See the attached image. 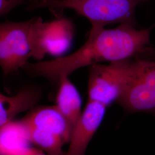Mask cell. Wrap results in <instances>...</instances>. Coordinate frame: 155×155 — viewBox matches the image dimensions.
Instances as JSON below:
<instances>
[{
  "mask_svg": "<svg viewBox=\"0 0 155 155\" xmlns=\"http://www.w3.org/2000/svg\"><path fill=\"white\" fill-rule=\"evenodd\" d=\"M140 2L141 0H43L32 4L29 9H72L87 18L91 28L98 29L114 24L135 26V11Z\"/></svg>",
  "mask_w": 155,
  "mask_h": 155,
  "instance_id": "1",
  "label": "cell"
},
{
  "mask_svg": "<svg viewBox=\"0 0 155 155\" xmlns=\"http://www.w3.org/2000/svg\"><path fill=\"white\" fill-rule=\"evenodd\" d=\"M133 59L109 63H97L89 68V100L106 106L121 98L132 75Z\"/></svg>",
  "mask_w": 155,
  "mask_h": 155,
  "instance_id": "2",
  "label": "cell"
},
{
  "mask_svg": "<svg viewBox=\"0 0 155 155\" xmlns=\"http://www.w3.org/2000/svg\"><path fill=\"white\" fill-rule=\"evenodd\" d=\"M33 18L25 21H7L0 25V65L5 75L24 68L33 55Z\"/></svg>",
  "mask_w": 155,
  "mask_h": 155,
  "instance_id": "3",
  "label": "cell"
},
{
  "mask_svg": "<svg viewBox=\"0 0 155 155\" xmlns=\"http://www.w3.org/2000/svg\"><path fill=\"white\" fill-rule=\"evenodd\" d=\"M117 102L127 113H148L155 116V61L133 59L130 82Z\"/></svg>",
  "mask_w": 155,
  "mask_h": 155,
  "instance_id": "4",
  "label": "cell"
},
{
  "mask_svg": "<svg viewBox=\"0 0 155 155\" xmlns=\"http://www.w3.org/2000/svg\"><path fill=\"white\" fill-rule=\"evenodd\" d=\"M107 106L89 100L72 130L66 155H84L90 140L102 122Z\"/></svg>",
  "mask_w": 155,
  "mask_h": 155,
  "instance_id": "5",
  "label": "cell"
},
{
  "mask_svg": "<svg viewBox=\"0 0 155 155\" xmlns=\"http://www.w3.org/2000/svg\"><path fill=\"white\" fill-rule=\"evenodd\" d=\"M28 127H38L58 134L65 142L71 137V129L65 117L55 106L40 107L23 120Z\"/></svg>",
  "mask_w": 155,
  "mask_h": 155,
  "instance_id": "6",
  "label": "cell"
},
{
  "mask_svg": "<svg viewBox=\"0 0 155 155\" xmlns=\"http://www.w3.org/2000/svg\"><path fill=\"white\" fill-rule=\"evenodd\" d=\"M58 81L59 86L56 98V106L66 119L72 133L82 113L81 98L68 76L63 77Z\"/></svg>",
  "mask_w": 155,
  "mask_h": 155,
  "instance_id": "7",
  "label": "cell"
},
{
  "mask_svg": "<svg viewBox=\"0 0 155 155\" xmlns=\"http://www.w3.org/2000/svg\"><path fill=\"white\" fill-rule=\"evenodd\" d=\"M28 128L22 121H11L1 127V155H20L29 148Z\"/></svg>",
  "mask_w": 155,
  "mask_h": 155,
  "instance_id": "8",
  "label": "cell"
},
{
  "mask_svg": "<svg viewBox=\"0 0 155 155\" xmlns=\"http://www.w3.org/2000/svg\"><path fill=\"white\" fill-rule=\"evenodd\" d=\"M40 97L38 90L25 89L9 97L0 95V127L12 121L17 114L32 108Z\"/></svg>",
  "mask_w": 155,
  "mask_h": 155,
  "instance_id": "9",
  "label": "cell"
},
{
  "mask_svg": "<svg viewBox=\"0 0 155 155\" xmlns=\"http://www.w3.org/2000/svg\"><path fill=\"white\" fill-rule=\"evenodd\" d=\"M26 126L31 142L43 148L48 155H63L62 147L65 141L60 136L43 129Z\"/></svg>",
  "mask_w": 155,
  "mask_h": 155,
  "instance_id": "10",
  "label": "cell"
},
{
  "mask_svg": "<svg viewBox=\"0 0 155 155\" xmlns=\"http://www.w3.org/2000/svg\"><path fill=\"white\" fill-rule=\"evenodd\" d=\"M27 0H0V15L4 16Z\"/></svg>",
  "mask_w": 155,
  "mask_h": 155,
  "instance_id": "11",
  "label": "cell"
},
{
  "mask_svg": "<svg viewBox=\"0 0 155 155\" xmlns=\"http://www.w3.org/2000/svg\"><path fill=\"white\" fill-rule=\"evenodd\" d=\"M20 155H45L43 152L39 150H36L32 148H29L27 150H24Z\"/></svg>",
  "mask_w": 155,
  "mask_h": 155,
  "instance_id": "12",
  "label": "cell"
},
{
  "mask_svg": "<svg viewBox=\"0 0 155 155\" xmlns=\"http://www.w3.org/2000/svg\"><path fill=\"white\" fill-rule=\"evenodd\" d=\"M27 1L32 2V4H34V3H36V2H40L41 1H43V0H27Z\"/></svg>",
  "mask_w": 155,
  "mask_h": 155,
  "instance_id": "13",
  "label": "cell"
},
{
  "mask_svg": "<svg viewBox=\"0 0 155 155\" xmlns=\"http://www.w3.org/2000/svg\"><path fill=\"white\" fill-rule=\"evenodd\" d=\"M144 1V0H141V1Z\"/></svg>",
  "mask_w": 155,
  "mask_h": 155,
  "instance_id": "14",
  "label": "cell"
}]
</instances>
